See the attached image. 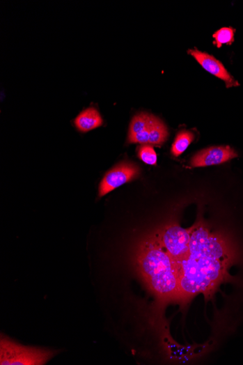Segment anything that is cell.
I'll return each instance as SVG.
<instances>
[{"label":"cell","instance_id":"obj_1","mask_svg":"<svg viewBox=\"0 0 243 365\" xmlns=\"http://www.w3.org/2000/svg\"><path fill=\"white\" fill-rule=\"evenodd\" d=\"M233 258L230 248L220 235L203 226L193 227L189 256L175 263L180 297L186 299L202 293L207 297L213 294L229 277Z\"/></svg>","mask_w":243,"mask_h":365},{"label":"cell","instance_id":"obj_2","mask_svg":"<svg viewBox=\"0 0 243 365\" xmlns=\"http://www.w3.org/2000/svg\"><path fill=\"white\" fill-rule=\"evenodd\" d=\"M139 271L151 291L162 300L180 297L175 263L157 236L146 240L137 256Z\"/></svg>","mask_w":243,"mask_h":365},{"label":"cell","instance_id":"obj_3","mask_svg":"<svg viewBox=\"0 0 243 365\" xmlns=\"http://www.w3.org/2000/svg\"><path fill=\"white\" fill-rule=\"evenodd\" d=\"M56 355L55 351L22 345L3 335L1 336V341H0V364L1 365H43Z\"/></svg>","mask_w":243,"mask_h":365},{"label":"cell","instance_id":"obj_4","mask_svg":"<svg viewBox=\"0 0 243 365\" xmlns=\"http://www.w3.org/2000/svg\"><path fill=\"white\" fill-rule=\"evenodd\" d=\"M191 229L187 230L179 226L166 227L157 237L162 246L168 252L173 262H180L187 258L189 254Z\"/></svg>","mask_w":243,"mask_h":365},{"label":"cell","instance_id":"obj_5","mask_svg":"<svg viewBox=\"0 0 243 365\" xmlns=\"http://www.w3.org/2000/svg\"><path fill=\"white\" fill-rule=\"evenodd\" d=\"M140 173L139 168L134 164L124 162L110 170L102 180L99 197H103L118 187L136 178Z\"/></svg>","mask_w":243,"mask_h":365},{"label":"cell","instance_id":"obj_6","mask_svg":"<svg viewBox=\"0 0 243 365\" xmlns=\"http://www.w3.org/2000/svg\"><path fill=\"white\" fill-rule=\"evenodd\" d=\"M238 156L230 146L212 147L203 150L192 157L191 167H203L228 162Z\"/></svg>","mask_w":243,"mask_h":365},{"label":"cell","instance_id":"obj_7","mask_svg":"<svg viewBox=\"0 0 243 365\" xmlns=\"http://www.w3.org/2000/svg\"><path fill=\"white\" fill-rule=\"evenodd\" d=\"M189 53L196 59L200 65L208 72L221 79L228 88L238 86L233 77L225 69L222 63L214 56L198 50H190Z\"/></svg>","mask_w":243,"mask_h":365},{"label":"cell","instance_id":"obj_8","mask_svg":"<svg viewBox=\"0 0 243 365\" xmlns=\"http://www.w3.org/2000/svg\"><path fill=\"white\" fill-rule=\"evenodd\" d=\"M150 118L151 115L147 114H139L133 118L129 129V143H139L141 145L149 144Z\"/></svg>","mask_w":243,"mask_h":365},{"label":"cell","instance_id":"obj_9","mask_svg":"<svg viewBox=\"0 0 243 365\" xmlns=\"http://www.w3.org/2000/svg\"><path fill=\"white\" fill-rule=\"evenodd\" d=\"M103 124V119L99 111L94 107H90L81 113L75 120L77 129L81 132H88Z\"/></svg>","mask_w":243,"mask_h":365},{"label":"cell","instance_id":"obj_10","mask_svg":"<svg viewBox=\"0 0 243 365\" xmlns=\"http://www.w3.org/2000/svg\"><path fill=\"white\" fill-rule=\"evenodd\" d=\"M168 137L166 125L159 118L151 115L149 126V144L159 146L164 144Z\"/></svg>","mask_w":243,"mask_h":365},{"label":"cell","instance_id":"obj_11","mask_svg":"<svg viewBox=\"0 0 243 365\" xmlns=\"http://www.w3.org/2000/svg\"><path fill=\"white\" fill-rule=\"evenodd\" d=\"M194 139L192 133L183 131L178 134L172 146V154L177 157L182 155L189 147Z\"/></svg>","mask_w":243,"mask_h":365},{"label":"cell","instance_id":"obj_12","mask_svg":"<svg viewBox=\"0 0 243 365\" xmlns=\"http://www.w3.org/2000/svg\"><path fill=\"white\" fill-rule=\"evenodd\" d=\"M235 30L233 28H222L214 35V44L221 47L223 44L231 45L234 42Z\"/></svg>","mask_w":243,"mask_h":365},{"label":"cell","instance_id":"obj_13","mask_svg":"<svg viewBox=\"0 0 243 365\" xmlns=\"http://www.w3.org/2000/svg\"><path fill=\"white\" fill-rule=\"evenodd\" d=\"M139 157L140 160L149 165H155L157 164V154L150 145H143L139 149Z\"/></svg>","mask_w":243,"mask_h":365}]
</instances>
